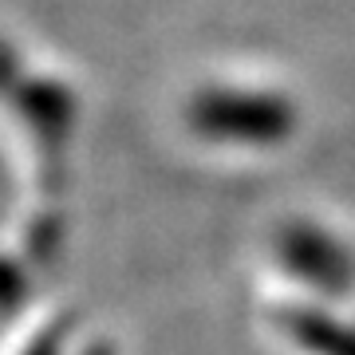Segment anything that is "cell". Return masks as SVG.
I'll return each mask as SVG.
<instances>
[{"mask_svg": "<svg viewBox=\"0 0 355 355\" xmlns=\"http://www.w3.org/2000/svg\"><path fill=\"white\" fill-rule=\"evenodd\" d=\"M277 257L280 265L308 280L312 288L328 292V296H347L355 288V257L343 241L331 233L308 225V221H292L277 233Z\"/></svg>", "mask_w": 355, "mask_h": 355, "instance_id": "7a4b0ae2", "label": "cell"}, {"mask_svg": "<svg viewBox=\"0 0 355 355\" xmlns=\"http://www.w3.org/2000/svg\"><path fill=\"white\" fill-rule=\"evenodd\" d=\"M277 324L308 355H355V324H340L316 308H277Z\"/></svg>", "mask_w": 355, "mask_h": 355, "instance_id": "3957f363", "label": "cell"}, {"mask_svg": "<svg viewBox=\"0 0 355 355\" xmlns=\"http://www.w3.org/2000/svg\"><path fill=\"white\" fill-rule=\"evenodd\" d=\"M193 123L214 139L237 142H280L292 135L296 111L280 95L253 91H214L193 107Z\"/></svg>", "mask_w": 355, "mask_h": 355, "instance_id": "6da1fadb", "label": "cell"}]
</instances>
